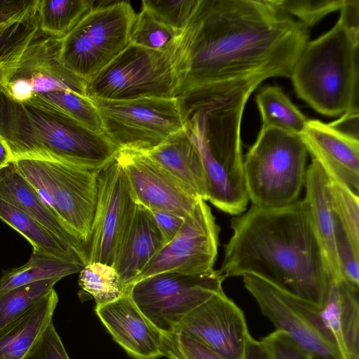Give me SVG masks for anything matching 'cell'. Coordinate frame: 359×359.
<instances>
[{
  "instance_id": "cell-37",
  "label": "cell",
  "mask_w": 359,
  "mask_h": 359,
  "mask_svg": "<svg viewBox=\"0 0 359 359\" xmlns=\"http://www.w3.org/2000/svg\"><path fill=\"white\" fill-rule=\"evenodd\" d=\"M163 356L169 359H228L187 334H161Z\"/></svg>"
},
{
  "instance_id": "cell-4",
  "label": "cell",
  "mask_w": 359,
  "mask_h": 359,
  "mask_svg": "<svg viewBox=\"0 0 359 359\" xmlns=\"http://www.w3.org/2000/svg\"><path fill=\"white\" fill-rule=\"evenodd\" d=\"M339 11L331 29L307 41L290 76L298 97L329 116L358 109L359 1Z\"/></svg>"
},
{
  "instance_id": "cell-32",
  "label": "cell",
  "mask_w": 359,
  "mask_h": 359,
  "mask_svg": "<svg viewBox=\"0 0 359 359\" xmlns=\"http://www.w3.org/2000/svg\"><path fill=\"white\" fill-rule=\"evenodd\" d=\"M34 95L45 100L93 131L104 134L98 111L88 97L65 90Z\"/></svg>"
},
{
  "instance_id": "cell-25",
  "label": "cell",
  "mask_w": 359,
  "mask_h": 359,
  "mask_svg": "<svg viewBox=\"0 0 359 359\" xmlns=\"http://www.w3.org/2000/svg\"><path fill=\"white\" fill-rule=\"evenodd\" d=\"M58 302L52 289L15 320L0 330V359H23L48 325Z\"/></svg>"
},
{
  "instance_id": "cell-8",
  "label": "cell",
  "mask_w": 359,
  "mask_h": 359,
  "mask_svg": "<svg viewBox=\"0 0 359 359\" xmlns=\"http://www.w3.org/2000/svg\"><path fill=\"white\" fill-rule=\"evenodd\" d=\"M13 162L45 206L84 246L94 216L100 170L54 159Z\"/></svg>"
},
{
  "instance_id": "cell-46",
  "label": "cell",
  "mask_w": 359,
  "mask_h": 359,
  "mask_svg": "<svg viewBox=\"0 0 359 359\" xmlns=\"http://www.w3.org/2000/svg\"><path fill=\"white\" fill-rule=\"evenodd\" d=\"M13 161L9 149L0 138V170Z\"/></svg>"
},
{
  "instance_id": "cell-36",
  "label": "cell",
  "mask_w": 359,
  "mask_h": 359,
  "mask_svg": "<svg viewBox=\"0 0 359 359\" xmlns=\"http://www.w3.org/2000/svg\"><path fill=\"white\" fill-rule=\"evenodd\" d=\"M39 17L0 27V65L22 52L39 34Z\"/></svg>"
},
{
  "instance_id": "cell-23",
  "label": "cell",
  "mask_w": 359,
  "mask_h": 359,
  "mask_svg": "<svg viewBox=\"0 0 359 359\" xmlns=\"http://www.w3.org/2000/svg\"><path fill=\"white\" fill-rule=\"evenodd\" d=\"M196 197L207 201V182L201 155L185 126L154 149L145 153Z\"/></svg>"
},
{
  "instance_id": "cell-16",
  "label": "cell",
  "mask_w": 359,
  "mask_h": 359,
  "mask_svg": "<svg viewBox=\"0 0 359 359\" xmlns=\"http://www.w3.org/2000/svg\"><path fill=\"white\" fill-rule=\"evenodd\" d=\"M175 332L193 337L228 359H241L250 335L243 312L224 291L189 313Z\"/></svg>"
},
{
  "instance_id": "cell-33",
  "label": "cell",
  "mask_w": 359,
  "mask_h": 359,
  "mask_svg": "<svg viewBox=\"0 0 359 359\" xmlns=\"http://www.w3.org/2000/svg\"><path fill=\"white\" fill-rule=\"evenodd\" d=\"M332 210L347 236L359 248V197L341 182L329 177Z\"/></svg>"
},
{
  "instance_id": "cell-44",
  "label": "cell",
  "mask_w": 359,
  "mask_h": 359,
  "mask_svg": "<svg viewBox=\"0 0 359 359\" xmlns=\"http://www.w3.org/2000/svg\"><path fill=\"white\" fill-rule=\"evenodd\" d=\"M329 125L344 134L358 138V109L346 111Z\"/></svg>"
},
{
  "instance_id": "cell-19",
  "label": "cell",
  "mask_w": 359,
  "mask_h": 359,
  "mask_svg": "<svg viewBox=\"0 0 359 359\" xmlns=\"http://www.w3.org/2000/svg\"><path fill=\"white\" fill-rule=\"evenodd\" d=\"M95 312L109 332L135 359L163 356L161 333L148 320L128 292L119 299L95 306Z\"/></svg>"
},
{
  "instance_id": "cell-39",
  "label": "cell",
  "mask_w": 359,
  "mask_h": 359,
  "mask_svg": "<svg viewBox=\"0 0 359 359\" xmlns=\"http://www.w3.org/2000/svg\"><path fill=\"white\" fill-rule=\"evenodd\" d=\"M335 247L343 279L359 289V248L353 244L337 219Z\"/></svg>"
},
{
  "instance_id": "cell-31",
  "label": "cell",
  "mask_w": 359,
  "mask_h": 359,
  "mask_svg": "<svg viewBox=\"0 0 359 359\" xmlns=\"http://www.w3.org/2000/svg\"><path fill=\"white\" fill-rule=\"evenodd\" d=\"M60 280H42L17 287L1 294L0 330L53 289L54 285Z\"/></svg>"
},
{
  "instance_id": "cell-5",
  "label": "cell",
  "mask_w": 359,
  "mask_h": 359,
  "mask_svg": "<svg viewBox=\"0 0 359 359\" xmlns=\"http://www.w3.org/2000/svg\"><path fill=\"white\" fill-rule=\"evenodd\" d=\"M254 90L242 89L201 102L187 114V127L204 166L207 201L233 216L243 213L249 202L241 125L245 104Z\"/></svg>"
},
{
  "instance_id": "cell-1",
  "label": "cell",
  "mask_w": 359,
  "mask_h": 359,
  "mask_svg": "<svg viewBox=\"0 0 359 359\" xmlns=\"http://www.w3.org/2000/svg\"><path fill=\"white\" fill-rule=\"evenodd\" d=\"M182 109L290 78L308 29L271 0H200L183 32Z\"/></svg>"
},
{
  "instance_id": "cell-6",
  "label": "cell",
  "mask_w": 359,
  "mask_h": 359,
  "mask_svg": "<svg viewBox=\"0 0 359 359\" xmlns=\"http://www.w3.org/2000/svg\"><path fill=\"white\" fill-rule=\"evenodd\" d=\"M185 76L183 32L164 48L129 43L109 65L86 83L91 99L127 100L177 97Z\"/></svg>"
},
{
  "instance_id": "cell-28",
  "label": "cell",
  "mask_w": 359,
  "mask_h": 359,
  "mask_svg": "<svg viewBox=\"0 0 359 359\" xmlns=\"http://www.w3.org/2000/svg\"><path fill=\"white\" fill-rule=\"evenodd\" d=\"M262 127H273L299 135L309 119L278 86H265L256 96Z\"/></svg>"
},
{
  "instance_id": "cell-15",
  "label": "cell",
  "mask_w": 359,
  "mask_h": 359,
  "mask_svg": "<svg viewBox=\"0 0 359 359\" xmlns=\"http://www.w3.org/2000/svg\"><path fill=\"white\" fill-rule=\"evenodd\" d=\"M60 47L61 39L41 31L21 53L0 65V86L23 80L34 94L65 90L86 96V82L62 64Z\"/></svg>"
},
{
  "instance_id": "cell-27",
  "label": "cell",
  "mask_w": 359,
  "mask_h": 359,
  "mask_svg": "<svg viewBox=\"0 0 359 359\" xmlns=\"http://www.w3.org/2000/svg\"><path fill=\"white\" fill-rule=\"evenodd\" d=\"M0 219L23 236L32 245L33 250L84 264L76 252L63 245L36 219L1 199Z\"/></svg>"
},
{
  "instance_id": "cell-2",
  "label": "cell",
  "mask_w": 359,
  "mask_h": 359,
  "mask_svg": "<svg viewBox=\"0 0 359 359\" xmlns=\"http://www.w3.org/2000/svg\"><path fill=\"white\" fill-rule=\"evenodd\" d=\"M219 271L251 275L320 306L332 277L303 200L279 208L252 205L231 219Z\"/></svg>"
},
{
  "instance_id": "cell-45",
  "label": "cell",
  "mask_w": 359,
  "mask_h": 359,
  "mask_svg": "<svg viewBox=\"0 0 359 359\" xmlns=\"http://www.w3.org/2000/svg\"><path fill=\"white\" fill-rule=\"evenodd\" d=\"M241 359H273V357L262 339L258 341L250 335L246 341Z\"/></svg>"
},
{
  "instance_id": "cell-13",
  "label": "cell",
  "mask_w": 359,
  "mask_h": 359,
  "mask_svg": "<svg viewBox=\"0 0 359 359\" xmlns=\"http://www.w3.org/2000/svg\"><path fill=\"white\" fill-rule=\"evenodd\" d=\"M136 201L116 158L100 170L97 194L90 234L84 244L85 264L112 266L116 247Z\"/></svg>"
},
{
  "instance_id": "cell-11",
  "label": "cell",
  "mask_w": 359,
  "mask_h": 359,
  "mask_svg": "<svg viewBox=\"0 0 359 359\" xmlns=\"http://www.w3.org/2000/svg\"><path fill=\"white\" fill-rule=\"evenodd\" d=\"M225 278L215 269L198 274L165 271L137 280L128 294L154 327L168 334L192 311L223 291Z\"/></svg>"
},
{
  "instance_id": "cell-40",
  "label": "cell",
  "mask_w": 359,
  "mask_h": 359,
  "mask_svg": "<svg viewBox=\"0 0 359 359\" xmlns=\"http://www.w3.org/2000/svg\"><path fill=\"white\" fill-rule=\"evenodd\" d=\"M23 359H69L53 321Z\"/></svg>"
},
{
  "instance_id": "cell-30",
  "label": "cell",
  "mask_w": 359,
  "mask_h": 359,
  "mask_svg": "<svg viewBox=\"0 0 359 359\" xmlns=\"http://www.w3.org/2000/svg\"><path fill=\"white\" fill-rule=\"evenodd\" d=\"M79 285L83 292L93 298L96 306L114 302L128 292L114 268L101 262L83 265L79 271Z\"/></svg>"
},
{
  "instance_id": "cell-20",
  "label": "cell",
  "mask_w": 359,
  "mask_h": 359,
  "mask_svg": "<svg viewBox=\"0 0 359 359\" xmlns=\"http://www.w3.org/2000/svg\"><path fill=\"white\" fill-rule=\"evenodd\" d=\"M164 245L151 210L136 203L116 247L112 264L128 291Z\"/></svg>"
},
{
  "instance_id": "cell-34",
  "label": "cell",
  "mask_w": 359,
  "mask_h": 359,
  "mask_svg": "<svg viewBox=\"0 0 359 359\" xmlns=\"http://www.w3.org/2000/svg\"><path fill=\"white\" fill-rule=\"evenodd\" d=\"M178 36L147 8L142 6L132 25L130 43L158 50L168 46Z\"/></svg>"
},
{
  "instance_id": "cell-7",
  "label": "cell",
  "mask_w": 359,
  "mask_h": 359,
  "mask_svg": "<svg viewBox=\"0 0 359 359\" xmlns=\"http://www.w3.org/2000/svg\"><path fill=\"white\" fill-rule=\"evenodd\" d=\"M307 152L299 135L262 127L243 159L252 205L279 208L297 201L304 185Z\"/></svg>"
},
{
  "instance_id": "cell-12",
  "label": "cell",
  "mask_w": 359,
  "mask_h": 359,
  "mask_svg": "<svg viewBox=\"0 0 359 359\" xmlns=\"http://www.w3.org/2000/svg\"><path fill=\"white\" fill-rule=\"evenodd\" d=\"M246 290L274 325L314 359H344L320 315V306L285 292L251 275L243 276Z\"/></svg>"
},
{
  "instance_id": "cell-21",
  "label": "cell",
  "mask_w": 359,
  "mask_h": 359,
  "mask_svg": "<svg viewBox=\"0 0 359 359\" xmlns=\"http://www.w3.org/2000/svg\"><path fill=\"white\" fill-rule=\"evenodd\" d=\"M359 289L331 280L320 315L344 359H359Z\"/></svg>"
},
{
  "instance_id": "cell-24",
  "label": "cell",
  "mask_w": 359,
  "mask_h": 359,
  "mask_svg": "<svg viewBox=\"0 0 359 359\" xmlns=\"http://www.w3.org/2000/svg\"><path fill=\"white\" fill-rule=\"evenodd\" d=\"M0 199L25 212L76 252L85 265L83 243L71 234L41 201L37 193L18 172L13 162L0 170Z\"/></svg>"
},
{
  "instance_id": "cell-43",
  "label": "cell",
  "mask_w": 359,
  "mask_h": 359,
  "mask_svg": "<svg viewBox=\"0 0 359 359\" xmlns=\"http://www.w3.org/2000/svg\"><path fill=\"white\" fill-rule=\"evenodd\" d=\"M150 210L162 233L165 245L175 236L186 217L163 210Z\"/></svg>"
},
{
  "instance_id": "cell-41",
  "label": "cell",
  "mask_w": 359,
  "mask_h": 359,
  "mask_svg": "<svg viewBox=\"0 0 359 359\" xmlns=\"http://www.w3.org/2000/svg\"><path fill=\"white\" fill-rule=\"evenodd\" d=\"M262 339L267 345L273 359H314L283 332L276 330Z\"/></svg>"
},
{
  "instance_id": "cell-38",
  "label": "cell",
  "mask_w": 359,
  "mask_h": 359,
  "mask_svg": "<svg viewBox=\"0 0 359 359\" xmlns=\"http://www.w3.org/2000/svg\"><path fill=\"white\" fill-rule=\"evenodd\" d=\"M278 8L295 15L307 29L330 13L340 10L345 0H271Z\"/></svg>"
},
{
  "instance_id": "cell-42",
  "label": "cell",
  "mask_w": 359,
  "mask_h": 359,
  "mask_svg": "<svg viewBox=\"0 0 359 359\" xmlns=\"http://www.w3.org/2000/svg\"><path fill=\"white\" fill-rule=\"evenodd\" d=\"M39 0H0V27L26 20L37 13Z\"/></svg>"
},
{
  "instance_id": "cell-10",
  "label": "cell",
  "mask_w": 359,
  "mask_h": 359,
  "mask_svg": "<svg viewBox=\"0 0 359 359\" xmlns=\"http://www.w3.org/2000/svg\"><path fill=\"white\" fill-rule=\"evenodd\" d=\"M90 99L98 111L104 135L118 151L147 153L187 123L177 97Z\"/></svg>"
},
{
  "instance_id": "cell-3",
  "label": "cell",
  "mask_w": 359,
  "mask_h": 359,
  "mask_svg": "<svg viewBox=\"0 0 359 359\" xmlns=\"http://www.w3.org/2000/svg\"><path fill=\"white\" fill-rule=\"evenodd\" d=\"M0 138L19 158L54 159L92 170L113 161L118 149L36 95L26 102L0 86Z\"/></svg>"
},
{
  "instance_id": "cell-35",
  "label": "cell",
  "mask_w": 359,
  "mask_h": 359,
  "mask_svg": "<svg viewBox=\"0 0 359 359\" xmlns=\"http://www.w3.org/2000/svg\"><path fill=\"white\" fill-rule=\"evenodd\" d=\"M200 0H144L147 8L167 27L180 35L188 26Z\"/></svg>"
},
{
  "instance_id": "cell-17",
  "label": "cell",
  "mask_w": 359,
  "mask_h": 359,
  "mask_svg": "<svg viewBox=\"0 0 359 359\" xmlns=\"http://www.w3.org/2000/svg\"><path fill=\"white\" fill-rule=\"evenodd\" d=\"M136 203L149 210H163L187 217L199 198L145 153L119 151L116 157Z\"/></svg>"
},
{
  "instance_id": "cell-29",
  "label": "cell",
  "mask_w": 359,
  "mask_h": 359,
  "mask_svg": "<svg viewBox=\"0 0 359 359\" xmlns=\"http://www.w3.org/2000/svg\"><path fill=\"white\" fill-rule=\"evenodd\" d=\"M92 0H39V28L57 39L64 38L94 6Z\"/></svg>"
},
{
  "instance_id": "cell-14",
  "label": "cell",
  "mask_w": 359,
  "mask_h": 359,
  "mask_svg": "<svg viewBox=\"0 0 359 359\" xmlns=\"http://www.w3.org/2000/svg\"><path fill=\"white\" fill-rule=\"evenodd\" d=\"M219 230L210 207L199 198L175 236L152 259L135 282L165 271L198 274L213 270Z\"/></svg>"
},
{
  "instance_id": "cell-18",
  "label": "cell",
  "mask_w": 359,
  "mask_h": 359,
  "mask_svg": "<svg viewBox=\"0 0 359 359\" xmlns=\"http://www.w3.org/2000/svg\"><path fill=\"white\" fill-rule=\"evenodd\" d=\"M306 150L327 176L359 192V139L318 120H309L299 135Z\"/></svg>"
},
{
  "instance_id": "cell-9",
  "label": "cell",
  "mask_w": 359,
  "mask_h": 359,
  "mask_svg": "<svg viewBox=\"0 0 359 359\" xmlns=\"http://www.w3.org/2000/svg\"><path fill=\"white\" fill-rule=\"evenodd\" d=\"M61 39L60 60L89 81L129 45L135 12L129 1H100Z\"/></svg>"
},
{
  "instance_id": "cell-26",
  "label": "cell",
  "mask_w": 359,
  "mask_h": 359,
  "mask_svg": "<svg viewBox=\"0 0 359 359\" xmlns=\"http://www.w3.org/2000/svg\"><path fill=\"white\" fill-rule=\"evenodd\" d=\"M83 264L61 259L33 250L30 259L24 265L5 271L0 277V294L17 287L31 283L51 279H62L78 273Z\"/></svg>"
},
{
  "instance_id": "cell-22",
  "label": "cell",
  "mask_w": 359,
  "mask_h": 359,
  "mask_svg": "<svg viewBox=\"0 0 359 359\" xmlns=\"http://www.w3.org/2000/svg\"><path fill=\"white\" fill-rule=\"evenodd\" d=\"M329 178L320 164L312 160L306 168L303 199L309 217L323 249L332 279H343L335 247L336 219L332 210Z\"/></svg>"
}]
</instances>
